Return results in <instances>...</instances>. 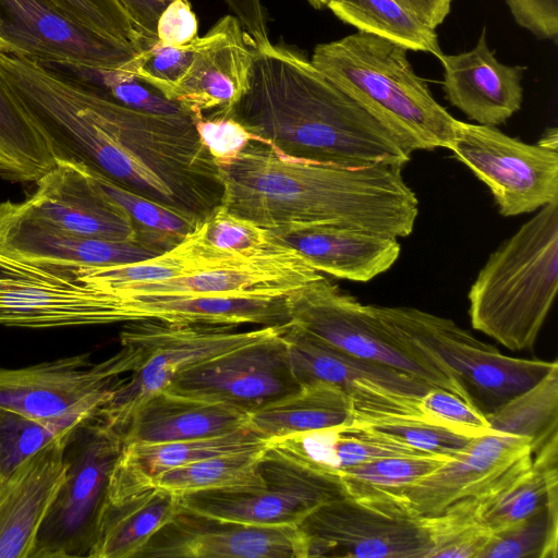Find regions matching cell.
I'll use <instances>...</instances> for the list:
<instances>
[{
  "label": "cell",
  "mask_w": 558,
  "mask_h": 558,
  "mask_svg": "<svg viewBox=\"0 0 558 558\" xmlns=\"http://www.w3.org/2000/svg\"><path fill=\"white\" fill-rule=\"evenodd\" d=\"M0 78L47 135L57 158L80 161L141 196L202 220L221 205L218 167L189 111L134 109L36 61L3 52Z\"/></svg>",
  "instance_id": "obj_1"
},
{
  "label": "cell",
  "mask_w": 558,
  "mask_h": 558,
  "mask_svg": "<svg viewBox=\"0 0 558 558\" xmlns=\"http://www.w3.org/2000/svg\"><path fill=\"white\" fill-rule=\"evenodd\" d=\"M221 205L272 231L340 226L404 238L412 233L418 199L402 168H348L288 157L251 142L219 165Z\"/></svg>",
  "instance_id": "obj_2"
},
{
  "label": "cell",
  "mask_w": 558,
  "mask_h": 558,
  "mask_svg": "<svg viewBox=\"0 0 558 558\" xmlns=\"http://www.w3.org/2000/svg\"><path fill=\"white\" fill-rule=\"evenodd\" d=\"M216 111L291 158L348 168L403 167L411 160L412 153L373 110L280 45H253L247 88L230 108Z\"/></svg>",
  "instance_id": "obj_3"
},
{
  "label": "cell",
  "mask_w": 558,
  "mask_h": 558,
  "mask_svg": "<svg viewBox=\"0 0 558 558\" xmlns=\"http://www.w3.org/2000/svg\"><path fill=\"white\" fill-rule=\"evenodd\" d=\"M558 290V201L490 254L470 288L474 329L512 351L533 349Z\"/></svg>",
  "instance_id": "obj_4"
},
{
  "label": "cell",
  "mask_w": 558,
  "mask_h": 558,
  "mask_svg": "<svg viewBox=\"0 0 558 558\" xmlns=\"http://www.w3.org/2000/svg\"><path fill=\"white\" fill-rule=\"evenodd\" d=\"M407 51L393 41L357 32L317 45L311 62L384 120L411 153L449 149L457 119L433 97Z\"/></svg>",
  "instance_id": "obj_5"
},
{
  "label": "cell",
  "mask_w": 558,
  "mask_h": 558,
  "mask_svg": "<svg viewBox=\"0 0 558 558\" xmlns=\"http://www.w3.org/2000/svg\"><path fill=\"white\" fill-rule=\"evenodd\" d=\"M283 326L239 331L236 326L227 325L129 322L120 332V342L136 349L141 361L118 384L97 416L120 434L140 403L165 390L183 372L272 336Z\"/></svg>",
  "instance_id": "obj_6"
},
{
  "label": "cell",
  "mask_w": 558,
  "mask_h": 558,
  "mask_svg": "<svg viewBox=\"0 0 558 558\" xmlns=\"http://www.w3.org/2000/svg\"><path fill=\"white\" fill-rule=\"evenodd\" d=\"M374 308L402 340L446 366L465 387L484 414L501 407L542 380L553 362L511 357L477 340L453 320L405 306Z\"/></svg>",
  "instance_id": "obj_7"
},
{
  "label": "cell",
  "mask_w": 558,
  "mask_h": 558,
  "mask_svg": "<svg viewBox=\"0 0 558 558\" xmlns=\"http://www.w3.org/2000/svg\"><path fill=\"white\" fill-rule=\"evenodd\" d=\"M288 307L290 323L320 341L449 390L472 403L456 376L416 354L380 319L374 305L361 303L324 275L291 292Z\"/></svg>",
  "instance_id": "obj_8"
},
{
  "label": "cell",
  "mask_w": 558,
  "mask_h": 558,
  "mask_svg": "<svg viewBox=\"0 0 558 558\" xmlns=\"http://www.w3.org/2000/svg\"><path fill=\"white\" fill-rule=\"evenodd\" d=\"M121 435L97 415L69 435L66 474L38 530L31 558L88 557L95 544Z\"/></svg>",
  "instance_id": "obj_9"
},
{
  "label": "cell",
  "mask_w": 558,
  "mask_h": 558,
  "mask_svg": "<svg viewBox=\"0 0 558 558\" xmlns=\"http://www.w3.org/2000/svg\"><path fill=\"white\" fill-rule=\"evenodd\" d=\"M449 149L487 185L505 217L558 201L557 128L527 144L496 126L457 120Z\"/></svg>",
  "instance_id": "obj_10"
},
{
  "label": "cell",
  "mask_w": 558,
  "mask_h": 558,
  "mask_svg": "<svg viewBox=\"0 0 558 558\" xmlns=\"http://www.w3.org/2000/svg\"><path fill=\"white\" fill-rule=\"evenodd\" d=\"M255 487L179 495L183 509L253 525H294L318 506L347 496L339 477L307 468L271 446L262 451Z\"/></svg>",
  "instance_id": "obj_11"
},
{
  "label": "cell",
  "mask_w": 558,
  "mask_h": 558,
  "mask_svg": "<svg viewBox=\"0 0 558 558\" xmlns=\"http://www.w3.org/2000/svg\"><path fill=\"white\" fill-rule=\"evenodd\" d=\"M93 364L78 354L22 368L0 367V408L39 420L97 415L122 380L141 361L140 352L121 345Z\"/></svg>",
  "instance_id": "obj_12"
},
{
  "label": "cell",
  "mask_w": 558,
  "mask_h": 558,
  "mask_svg": "<svg viewBox=\"0 0 558 558\" xmlns=\"http://www.w3.org/2000/svg\"><path fill=\"white\" fill-rule=\"evenodd\" d=\"M298 527L307 558H428L433 548L427 517L350 496L318 506Z\"/></svg>",
  "instance_id": "obj_13"
},
{
  "label": "cell",
  "mask_w": 558,
  "mask_h": 558,
  "mask_svg": "<svg viewBox=\"0 0 558 558\" xmlns=\"http://www.w3.org/2000/svg\"><path fill=\"white\" fill-rule=\"evenodd\" d=\"M140 51L96 32L47 0H0V52L38 63L120 69Z\"/></svg>",
  "instance_id": "obj_14"
},
{
  "label": "cell",
  "mask_w": 558,
  "mask_h": 558,
  "mask_svg": "<svg viewBox=\"0 0 558 558\" xmlns=\"http://www.w3.org/2000/svg\"><path fill=\"white\" fill-rule=\"evenodd\" d=\"M287 325L272 336L183 372L165 390L223 403L248 415L296 393L302 387L282 338Z\"/></svg>",
  "instance_id": "obj_15"
},
{
  "label": "cell",
  "mask_w": 558,
  "mask_h": 558,
  "mask_svg": "<svg viewBox=\"0 0 558 558\" xmlns=\"http://www.w3.org/2000/svg\"><path fill=\"white\" fill-rule=\"evenodd\" d=\"M526 437L495 433L471 439L454 457L392 494L373 499L415 517H433L465 498L482 497L531 464Z\"/></svg>",
  "instance_id": "obj_16"
},
{
  "label": "cell",
  "mask_w": 558,
  "mask_h": 558,
  "mask_svg": "<svg viewBox=\"0 0 558 558\" xmlns=\"http://www.w3.org/2000/svg\"><path fill=\"white\" fill-rule=\"evenodd\" d=\"M0 325L26 328L107 325V293L76 278L0 254Z\"/></svg>",
  "instance_id": "obj_17"
},
{
  "label": "cell",
  "mask_w": 558,
  "mask_h": 558,
  "mask_svg": "<svg viewBox=\"0 0 558 558\" xmlns=\"http://www.w3.org/2000/svg\"><path fill=\"white\" fill-rule=\"evenodd\" d=\"M136 558H307V544L294 525L245 524L181 507Z\"/></svg>",
  "instance_id": "obj_18"
},
{
  "label": "cell",
  "mask_w": 558,
  "mask_h": 558,
  "mask_svg": "<svg viewBox=\"0 0 558 558\" xmlns=\"http://www.w3.org/2000/svg\"><path fill=\"white\" fill-rule=\"evenodd\" d=\"M166 252L144 239L114 241L76 234L47 223L20 202H0V254L63 270L130 264Z\"/></svg>",
  "instance_id": "obj_19"
},
{
  "label": "cell",
  "mask_w": 558,
  "mask_h": 558,
  "mask_svg": "<svg viewBox=\"0 0 558 558\" xmlns=\"http://www.w3.org/2000/svg\"><path fill=\"white\" fill-rule=\"evenodd\" d=\"M35 184L29 197L20 202L34 217L85 236L141 239L132 218L97 186L82 162L57 158Z\"/></svg>",
  "instance_id": "obj_20"
},
{
  "label": "cell",
  "mask_w": 558,
  "mask_h": 558,
  "mask_svg": "<svg viewBox=\"0 0 558 558\" xmlns=\"http://www.w3.org/2000/svg\"><path fill=\"white\" fill-rule=\"evenodd\" d=\"M105 291L108 293V324L154 319L182 325L265 327L290 323L289 294H123Z\"/></svg>",
  "instance_id": "obj_21"
},
{
  "label": "cell",
  "mask_w": 558,
  "mask_h": 558,
  "mask_svg": "<svg viewBox=\"0 0 558 558\" xmlns=\"http://www.w3.org/2000/svg\"><path fill=\"white\" fill-rule=\"evenodd\" d=\"M253 45L234 15L221 17L197 38L192 62L169 99L194 118L230 108L247 88Z\"/></svg>",
  "instance_id": "obj_22"
},
{
  "label": "cell",
  "mask_w": 558,
  "mask_h": 558,
  "mask_svg": "<svg viewBox=\"0 0 558 558\" xmlns=\"http://www.w3.org/2000/svg\"><path fill=\"white\" fill-rule=\"evenodd\" d=\"M71 432L0 476V558H31L40 524L66 474L64 449Z\"/></svg>",
  "instance_id": "obj_23"
},
{
  "label": "cell",
  "mask_w": 558,
  "mask_h": 558,
  "mask_svg": "<svg viewBox=\"0 0 558 558\" xmlns=\"http://www.w3.org/2000/svg\"><path fill=\"white\" fill-rule=\"evenodd\" d=\"M437 58L444 68L447 99L470 120L497 126L521 108L525 68L499 62L488 47L485 29L473 49L458 54L440 52Z\"/></svg>",
  "instance_id": "obj_24"
},
{
  "label": "cell",
  "mask_w": 558,
  "mask_h": 558,
  "mask_svg": "<svg viewBox=\"0 0 558 558\" xmlns=\"http://www.w3.org/2000/svg\"><path fill=\"white\" fill-rule=\"evenodd\" d=\"M271 232L280 244L298 252L320 274L356 282H367L387 271L401 252L398 238L349 227Z\"/></svg>",
  "instance_id": "obj_25"
},
{
  "label": "cell",
  "mask_w": 558,
  "mask_h": 558,
  "mask_svg": "<svg viewBox=\"0 0 558 558\" xmlns=\"http://www.w3.org/2000/svg\"><path fill=\"white\" fill-rule=\"evenodd\" d=\"M247 420L230 405L162 390L136 407L120 435L123 445L183 441L234 432Z\"/></svg>",
  "instance_id": "obj_26"
},
{
  "label": "cell",
  "mask_w": 558,
  "mask_h": 558,
  "mask_svg": "<svg viewBox=\"0 0 558 558\" xmlns=\"http://www.w3.org/2000/svg\"><path fill=\"white\" fill-rule=\"evenodd\" d=\"M418 397L365 383L355 392L349 425L425 453L454 457L473 438L430 423L418 408Z\"/></svg>",
  "instance_id": "obj_27"
},
{
  "label": "cell",
  "mask_w": 558,
  "mask_h": 558,
  "mask_svg": "<svg viewBox=\"0 0 558 558\" xmlns=\"http://www.w3.org/2000/svg\"><path fill=\"white\" fill-rule=\"evenodd\" d=\"M267 446L248 425L205 438L155 445H123L109 481L107 497H121L151 485L167 470L204 459Z\"/></svg>",
  "instance_id": "obj_28"
},
{
  "label": "cell",
  "mask_w": 558,
  "mask_h": 558,
  "mask_svg": "<svg viewBox=\"0 0 558 558\" xmlns=\"http://www.w3.org/2000/svg\"><path fill=\"white\" fill-rule=\"evenodd\" d=\"M292 373L301 387L328 383L347 392L367 379L392 390L421 396L433 386L398 369L344 353L289 323L282 332Z\"/></svg>",
  "instance_id": "obj_29"
},
{
  "label": "cell",
  "mask_w": 558,
  "mask_h": 558,
  "mask_svg": "<svg viewBox=\"0 0 558 558\" xmlns=\"http://www.w3.org/2000/svg\"><path fill=\"white\" fill-rule=\"evenodd\" d=\"M180 496L149 485L106 498L89 558H136L151 536L180 510Z\"/></svg>",
  "instance_id": "obj_30"
},
{
  "label": "cell",
  "mask_w": 558,
  "mask_h": 558,
  "mask_svg": "<svg viewBox=\"0 0 558 558\" xmlns=\"http://www.w3.org/2000/svg\"><path fill=\"white\" fill-rule=\"evenodd\" d=\"M313 470L337 476L345 469L391 457L436 456L344 426L296 434L267 442Z\"/></svg>",
  "instance_id": "obj_31"
},
{
  "label": "cell",
  "mask_w": 558,
  "mask_h": 558,
  "mask_svg": "<svg viewBox=\"0 0 558 558\" xmlns=\"http://www.w3.org/2000/svg\"><path fill=\"white\" fill-rule=\"evenodd\" d=\"M350 395L339 386L314 383L248 415L247 425L267 442L288 436L348 425Z\"/></svg>",
  "instance_id": "obj_32"
},
{
  "label": "cell",
  "mask_w": 558,
  "mask_h": 558,
  "mask_svg": "<svg viewBox=\"0 0 558 558\" xmlns=\"http://www.w3.org/2000/svg\"><path fill=\"white\" fill-rule=\"evenodd\" d=\"M250 258L254 257H243L210 246L204 241L199 226L179 244L155 257L122 265L84 267L73 272L82 282L108 290L171 279Z\"/></svg>",
  "instance_id": "obj_33"
},
{
  "label": "cell",
  "mask_w": 558,
  "mask_h": 558,
  "mask_svg": "<svg viewBox=\"0 0 558 558\" xmlns=\"http://www.w3.org/2000/svg\"><path fill=\"white\" fill-rule=\"evenodd\" d=\"M476 499L480 519L492 532L525 519L550 500H558V436L533 454L531 464Z\"/></svg>",
  "instance_id": "obj_34"
},
{
  "label": "cell",
  "mask_w": 558,
  "mask_h": 558,
  "mask_svg": "<svg viewBox=\"0 0 558 558\" xmlns=\"http://www.w3.org/2000/svg\"><path fill=\"white\" fill-rule=\"evenodd\" d=\"M56 159L47 135L0 78V177L35 183Z\"/></svg>",
  "instance_id": "obj_35"
},
{
  "label": "cell",
  "mask_w": 558,
  "mask_h": 558,
  "mask_svg": "<svg viewBox=\"0 0 558 558\" xmlns=\"http://www.w3.org/2000/svg\"><path fill=\"white\" fill-rule=\"evenodd\" d=\"M327 8L359 32L388 39L408 50L436 57L441 52L436 29L398 0H330Z\"/></svg>",
  "instance_id": "obj_36"
},
{
  "label": "cell",
  "mask_w": 558,
  "mask_h": 558,
  "mask_svg": "<svg viewBox=\"0 0 558 558\" xmlns=\"http://www.w3.org/2000/svg\"><path fill=\"white\" fill-rule=\"evenodd\" d=\"M485 416L495 433L526 437L534 454L558 436V366Z\"/></svg>",
  "instance_id": "obj_37"
},
{
  "label": "cell",
  "mask_w": 558,
  "mask_h": 558,
  "mask_svg": "<svg viewBox=\"0 0 558 558\" xmlns=\"http://www.w3.org/2000/svg\"><path fill=\"white\" fill-rule=\"evenodd\" d=\"M265 448L217 456L177 466L156 475L151 484L178 495L255 487L263 483L258 459Z\"/></svg>",
  "instance_id": "obj_38"
},
{
  "label": "cell",
  "mask_w": 558,
  "mask_h": 558,
  "mask_svg": "<svg viewBox=\"0 0 558 558\" xmlns=\"http://www.w3.org/2000/svg\"><path fill=\"white\" fill-rule=\"evenodd\" d=\"M39 64L65 80L134 109L155 113L187 111L121 68L107 69L64 62Z\"/></svg>",
  "instance_id": "obj_39"
},
{
  "label": "cell",
  "mask_w": 558,
  "mask_h": 558,
  "mask_svg": "<svg viewBox=\"0 0 558 558\" xmlns=\"http://www.w3.org/2000/svg\"><path fill=\"white\" fill-rule=\"evenodd\" d=\"M452 457H391L341 471L338 475L347 496L360 500L386 497L428 474Z\"/></svg>",
  "instance_id": "obj_40"
},
{
  "label": "cell",
  "mask_w": 558,
  "mask_h": 558,
  "mask_svg": "<svg viewBox=\"0 0 558 558\" xmlns=\"http://www.w3.org/2000/svg\"><path fill=\"white\" fill-rule=\"evenodd\" d=\"M558 500H550L525 519L492 532L478 558H557Z\"/></svg>",
  "instance_id": "obj_41"
},
{
  "label": "cell",
  "mask_w": 558,
  "mask_h": 558,
  "mask_svg": "<svg viewBox=\"0 0 558 558\" xmlns=\"http://www.w3.org/2000/svg\"><path fill=\"white\" fill-rule=\"evenodd\" d=\"M93 416L76 414L39 420L0 408V476L8 475L25 459Z\"/></svg>",
  "instance_id": "obj_42"
},
{
  "label": "cell",
  "mask_w": 558,
  "mask_h": 558,
  "mask_svg": "<svg viewBox=\"0 0 558 558\" xmlns=\"http://www.w3.org/2000/svg\"><path fill=\"white\" fill-rule=\"evenodd\" d=\"M427 518L433 541L428 558H478L492 534L480 519L476 498L459 500Z\"/></svg>",
  "instance_id": "obj_43"
},
{
  "label": "cell",
  "mask_w": 558,
  "mask_h": 558,
  "mask_svg": "<svg viewBox=\"0 0 558 558\" xmlns=\"http://www.w3.org/2000/svg\"><path fill=\"white\" fill-rule=\"evenodd\" d=\"M204 241L220 251L244 257H256L288 248L271 230L229 211L219 205L201 225Z\"/></svg>",
  "instance_id": "obj_44"
},
{
  "label": "cell",
  "mask_w": 558,
  "mask_h": 558,
  "mask_svg": "<svg viewBox=\"0 0 558 558\" xmlns=\"http://www.w3.org/2000/svg\"><path fill=\"white\" fill-rule=\"evenodd\" d=\"M196 40L186 46H171L157 40L141 50L121 69L153 86L169 99L171 90L185 75L192 62Z\"/></svg>",
  "instance_id": "obj_45"
},
{
  "label": "cell",
  "mask_w": 558,
  "mask_h": 558,
  "mask_svg": "<svg viewBox=\"0 0 558 558\" xmlns=\"http://www.w3.org/2000/svg\"><path fill=\"white\" fill-rule=\"evenodd\" d=\"M417 404L430 423L458 435L476 438L495 434L478 408L444 388H429L418 397Z\"/></svg>",
  "instance_id": "obj_46"
},
{
  "label": "cell",
  "mask_w": 558,
  "mask_h": 558,
  "mask_svg": "<svg viewBox=\"0 0 558 558\" xmlns=\"http://www.w3.org/2000/svg\"><path fill=\"white\" fill-rule=\"evenodd\" d=\"M47 1L100 34L129 43L140 50L145 49L142 37L118 0Z\"/></svg>",
  "instance_id": "obj_47"
},
{
  "label": "cell",
  "mask_w": 558,
  "mask_h": 558,
  "mask_svg": "<svg viewBox=\"0 0 558 558\" xmlns=\"http://www.w3.org/2000/svg\"><path fill=\"white\" fill-rule=\"evenodd\" d=\"M195 129L202 144L217 166L235 159L253 141L260 138L228 114L214 111L195 118Z\"/></svg>",
  "instance_id": "obj_48"
},
{
  "label": "cell",
  "mask_w": 558,
  "mask_h": 558,
  "mask_svg": "<svg viewBox=\"0 0 558 558\" xmlns=\"http://www.w3.org/2000/svg\"><path fill=\"white\" fill-rule=\"evenodd\" d=\"M157 39L166 45L186 46L198 36V21L189 0H173L160 13Z\"/></svg>",
  "instance_id": "obj_49"
},
{
  "label": "cell",
  "mask_w": 558,
  "mask_h": 558,
  "mask_svg": "<svg viewBox=\"0 0 558 558\" xmlns=\"http://www.w3.org/2000/svg\"><path fill=\"white\" fill-rule=\"evenodd\" d=\"M523 28L544 39H557L558 0H505Z\"/></svg>",
  "instance_id": "obj_50"
},
{
  "label": "cell",
  "mask_w": 558,
  "mask_h": 558,
  "mask_svg": "<svg viewBox=\"0 0 558 558\" xmlns=\"http://www.w3.org/2000/svg\"><path fill=\"white\" fill-rule=\"evenodd\" d=\"M129 14L142 37L145 49L157 41V21L163 9L173 0H118ZM144 50V49H143Z\"/></svg>",
  "instance_id": "obj_51"
},
{
  "label": "cell",
  "mask_w": 558,
  "mask_h": 558,
  "mask_svg": "<svg viewBox=\"0 0 558 558\" xmlns=\"http://www.w3.org/2000/svg\"><path fill=\"white\" fill-rule=\"evenodd\" d=\"M257 48L270 44L262 0H225Z\"/></svg>",
  "instance_id": "obj_52"
},
{
  "label": "cell",
  "mask_w": 558,
  "mask_h": 558,
  "mask_svg": "<svg viewBox=\"0 0 558 558\" xmlns=\"http://www.w3.org/2000/svg\"><path fill=\"white\" fill-rule=\"evenodd\" d=\"M422 21L437 28L450 12L453 0H398Z\"/></svg>",
  "instance_id": "obj_53"
},
{
  "label": "cell",
  "mask_w": 558,
  "mask_h": 558,
  "mask_svg": "<svg viewBox=\"0 0 558 558\" xmlns=\"http://www.w3.org/2000/svg\"><path fill=\"white\" fill-rule=\"evenodd\" d=\"M307 1L314 9H317V10H320V9L327 7L330 2V0H307Z\"/></svg>",
  "instance_id": "obj_54"
}]
</instances>
